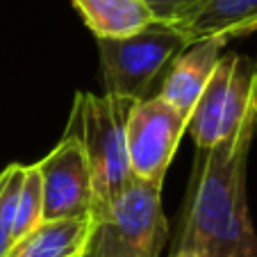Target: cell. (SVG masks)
Instances as JSON below:
<instances>
[{
	"instance_id": "obj_9",
	"label": "cell",
	"mask_w": 257,
	"mask_h": 257,
	"mask_svg": "<svg viewBox=\"0 0 257 257\" xmlns=\"http://www.w3.org/2000/svg\"><path fill=\"white\" fill-rule=\"evenodd\" d=\"M91 234L89 218L44 221L19 241L12 243L5 257H84Z\"/></svg>"
},
{
	"instance_id": "obj_7",
	"label": "cell",
	"mask_w": 257,
	"mask_h": 257,
	"mask_svg": "<svg viewBox=\"0 0 257 257\" xmlns=\"http://www.w3.org/2000/svg\"><path fill=\"white\" fill-rule=\"evenodd\" d=\"M44 189V221L89 218L93 212V185L84 151L78 139L62 137L57 146L37 162Z\"/></svg>"
},
{
	"instance_id": "obj_2",
	"label": "cell",
	"mask_w": 257,
	"mask_h": 257,
	"mask_svg": "<svg viewBox=\"0 0 257 257\" xmlns=\"http://www.w3.org/2000/svg\"><path fill=\"white\" fill-rule=\"evenodd\" d=\"M132 105L135 100L109 93H75L64 135L78 139L84 151L96 198L93 209L109 203L135 180L125 148V121Z\"/></svg>"
},
{
	"instance_id": "obj_15",
	"label": "cell",
	"mask_w": 257,
	"mask_h": 257,
	"mask_svg": "<svg viewBox=\"0 0 257 257\" xmlns=\"http://www.w3.org/2000/svg\"><path fill=\"white\" fill-rule=\"evenodd\" d=\"M171 257H196V255L189 250H180V252H171Z\"/></svg>"
},
{
	"instance_id": "obj_12",
	"label": "cell",
	"mask_w": 257,
	"mask_h": 257,
	"mask_svg": "<svg viewBox=\"0 0 257 257\" xmlns=\"http://www.w3.org/2000/svg\"><path fill=\"white\" fill-rule=\"evenodd\" d=\"M44 223V189L37 164H28L23 169V185L19 191V203L14 214V241L32 232Z\"/></svg>"
},
{
	"instance_id": "obj_14",
	"label": "cell",
	"mask_w": 257,
	"mask_h": 257,
	"mask_svg": "<svg viewBox=\"0 0 257 257\" xmlns=\"http://www.w3.org/2000/svg\"><path fill=\"white\" fill-rule=\"evenodd\" d=\"M153 14V21L182 30L212 3V0H139Z\"/></svg>"
},
{
	"instance_id": "obj_4",
	"label": "cell",
	"mask_w": 257,
	"mask_h": 257,
	"mask_svg": "<svg viewBox=\"0 0 257 257\" xmlns=\"http://www.w3.org/2000/svg\"><path fill=\"white\" fill-rule=\"evenodd\" d=\"M96 41L105 93L135 102L153 96L151 91L157 78L189 46L178 30L155 21L123 39Z\"/></svg>"
},
{
	"instance_id": "obj_13",
	"label": "cell",
	"mask_w": 257,
	"mask_h": 257,
	"mask_svg": "<svg viewBox=\"0 0 257 257\" xmlns=\"http://www.w3.org/2000/svg\"><path fill=\"white\" fill-rule=\"evenodd\" d=\"M23 164H10L0 173V257H5L14 243V214L19 191L23 185Z\"/></svg>"
},
{
	"instance_id": "obj_11",
	"label": "cell",
	"mask_w": 257,
	"mask_h": 257,
	"mask_svg": "<svg viewBox=\"0 0 257 257\" xmlns=\"http://www.w3.org/2000/svg\"><path fill=\"white\" fill-rule=\"evenodd\" d=\"M187 44L207 37H246L257 32V0H212L187 28L178 30Z\"/></svg>"
},
{
	"instance_id": "obj_5",
	"label": "cell",
	"mask_w": 257,
	"mask_h": 257,
	"mask_svg": "<svg viewBox=\"0 0 257 257\" xmlns=\"http://www.w3.org/2000/svg\"><path fill=\"white\" fill-rule=\"evenodd\" d=\"M257 116V62L243 55H223L187 123L198 151L234 137Z\"/></svg>"
},
{
	"instance_id": "obj_6",
	"label": "cell",
	"mask_w": 257,
	"mask_h": 257,
	"mask_svg": "<svg viewBox=\"0 0 257 257\" xmlns=\"http://www.w3.org/2000/svg\"><path fill=\"white\" fill-rule=\"evenodd\" d=\"M189 118L162 96L135 102L125 121V148L132 178L162 187Z\"/></svg>"
},
{
	"instance_id": "obj_10",
	"label": "cell",
	"mask_w": 257,
	"mask_h": 257,
	"mask_svg": "<svg viewBox=\"0 0 257 257\" xmlns=\"http://www.w3.org/2000/svg\"><path fill=\"white\" fill-rule=\"evenodd\" d=\"M96 39H123L153 23L139 0H71Z\"/></svg>"
},
{
	"instance_id": "obj_1",
	"label": "cell",
	"mask_w": 257,
	"mask_h": 257,
	"mask_svg": "<svg viewBox=\"0 0 257 257\" xmlns=\"http://www.w3.org/2000/svg\"><path fill=\"white\" fill-rule=\"evenodd\" d=\"M257 116L234 137L198 151L171 252L196 257H257V232L246 200V166Z\"/></svg>"
},
{
	"instance_id": "obj_8",
	"label": "cell",
	"mask_w": 257,
	"mask_h": 257,
	"mask_svg": "<svg viewBox=\"0 0 257 257\" xmlns=\"http://www.w3.org/2000/svg\"><path fill=\"white\" fill-rule=\"evenodd\" d=\"M228 39L223 37H207L189 44L166 68L157 96L178 109L182 116L189 118L200 98L203 89L207 87L216 64L223 57V48Z\"/></svg>"
},
{
	"instance_id": "obj_3",
	"label": "cell",
	"mask_w": 257,
	"mask_h": 257,
	"mask_svg": "<svg viewBox=\"0 0 257 257\" xmlns=\"http://www.w3.org/2000/svg\"><path fill=\"white\" fill-rule=\"evenodd\" d=\"M169 237L162 187L132 180L91 212L89 257H160Z\"/></svg>"
},
{
	"instance_id": "obj_16",
	"label": "cell",
	"mask_w": 257,
	"mask_h": 257,
	"mask_svg": "<svg viewBox=\"0 0 257 257\" xmlns=\"http://www.w3.org/2000/svg\"><path fill=\"white\" fill-rule=\"evenodd\" d=\"M84 257H89V255H84Z\"/></svg>"
}]
</instances>
